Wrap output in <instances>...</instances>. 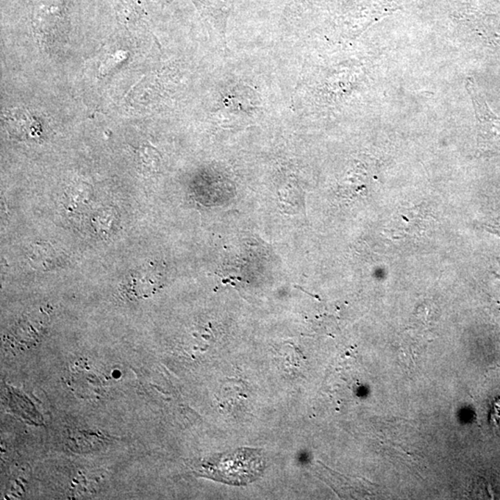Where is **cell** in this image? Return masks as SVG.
Returning <instances> with one entry per match:
<instances>
[{"label": "cell", "mask_w": 500, "mask_h": 500, "mask_svg": "<svg viewBox=\"0 0 500 500\" xmlns=\"http://www.w3.org/2000/svg\"><path fill=\"white\" fill-rule=\"evenodd\" d=\"M260 456L254 452H235L226 455L219 462L218 472L221 480L226 483H244L257 478L262 468Z\"/></svg>", "instance_id": "cell-1"}, {"label": "cell", "mask_w": 500, "mask_h": 500, "mask_svg": "<svg viewBox=\"0 0 500 500\" xmlns=\"http://www.w3.org/2000/svg\"><path fill=\"white\" fill-rule=\"evenodd\" d=\"M5 127L10 135L24 140H35L43 135V128L38 117L27 108H13L3 116Z\"/></svg>", "instance_id": "cell-2"}, {"label": "cell", "mask_w": 500, "mask_h": 500, "mask_svg": "<svg viewBox=\"0 0 500 500\" xmlns=\"http://www.w3.org/2000/svg\"><path fill=\"white\" fill-rule=\"evenodd\" d=\"M160 275L153 269H143L138 274H133L132 281L128 285V292L131 296L135 297H144L154 293L158 288Z\"/></svg>", "instance_id": "cell-3"}, {"label": "cell", "mask_w": 500, "mask_h": 500, "mask_svg": "<svg viewBox=\"0 0 500 500\" xmlns=\"http://www.w3.org/2000/svg\"><path fill=\"white\" fill-rule=\"evenodd\" d=\"M30 260L33 266L41 269H49L58 264V258L49 244H36L30 249Z\"/></svg>", "instance_id": "cell-4"}, {"label": "cell", "mask_w": 500, "mask_h": 500, "mask_svg": "<svg viewBox=\"0 0 500 500\" xmlns=\"http://www.w3.org/2000/svg\"><path fill=\"white\" fill-rule=\"evenodd\" d=\"M139 169L144 174L154 172L160 166V156L154 147L143 146L136 151Z\"/></svg>", "instance_id": "cell-5"}, {"label": "cell", "mask_w": 500, "mask_h": 500, "mask_svg": "<svg viewBox=\"0 0 500 500\" xmlns=\"http://www.w3.org/2000/svg\"><path fill=\"white\" fill-rule=\"evenodd\" d=\"M97 219V227L99 228L100 232H108V230L112 229L115 215L113 211L104 210Z\"/></svg>", "instance_id": "cell-6"}, {"label": "cell", "mask_w": 500, "mask_h": 500, "mask_svg": "<svg viewBox=\"0 0 500 500\" xmlns=\"http://www.w3.org/2000/svg\"><path fill=\"white\" fill-rule=\"evenodd\" d=\"M491 421L497 427L500 428V397L494 400L491 413Z\"/></svg>", "instance_id": "cell-7"}]
</instances>
